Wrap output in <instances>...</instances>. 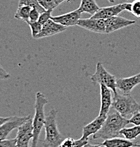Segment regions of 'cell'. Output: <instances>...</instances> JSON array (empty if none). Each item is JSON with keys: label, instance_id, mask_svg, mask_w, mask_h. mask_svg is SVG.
Masks as SVG:
<instances>
[{"label": "cell", "instance_id": "1", "mask_svg": "<svg viewBox=\"0 0 140 147\" xmlns=\"http://www.w3.org/2000/svg\"><path fill=\"white\" fill-rule=\"evenodd\" d=\"M129 124V119L121 115L118 112L113 113L106 117L101 128L94 134L93 139H109L119 137L120 131Z\"/></svg>", "mask_w": 140, "mask_h": 147}, {"label": "cell", "instance_id": "2", "mask_svg": "<svg viewBox=\"0 0 140 147\" xmlns=\"http://www.w3.org/2000/svg\"><path fill=\"white\" fill-rule=\"evenodd\" d=\"M57 112L52 109L45 117V139L42 142L43 147H58L61 144L65 137L61 134L56 122Z\"/></svg>", "mask_w": 140, "mask_h": 147}, {"label": "cell", "instance_id": "3", "mask_svg": "<svg viewBox=\"0 0 140 147\" xmlns=\"http://www.w3.org/2000/svg\"><path fill=\"white\" fill-rule=\"evenodd\" d=\"M48 103V100L41 92H37L35 96V116L33 119V137L32 139L31 147H37L39 134L45 126V107Z\"/></svg>", "mask_w": 140, "mask_h": 147}, {"label": "cell", "instance_id": "4", "mask_svg": "<svg viewBox=\"0 0 140 147\" xmlns=\"http://www.w3.org/2000/svg\"><path fill=\"white\" fill-rule=\"evenodd\" d=\"M112 106L115 111L127 119L136 112L140 111V105L130 93L119 94L118 93L115 95Z\"/></svg>", "mask_w": 140, "mask_h": 147}, {"label": "cell", "instance_id": "5", "mask_svg": "<svg viewBox=\"0 0 140 147\" xmlns=\"http://www.w3.org/2000/svg\"><path fill=\"white\" fill-rule=\"evenodd\" d=\"M116 80L115 76L109 73L101 62H97L96 71L91 76V81L96 84H102L111 90L114 96L118 93L116 89Z\"/></svg>", "mask_w": 140, "mask_h": 147}, {"label": "cell", "instance_id": "6", "mask_svg": "<svg viewBox=\"0 0 140 147\" xmlns=\"http://www.w3.org/2000/svg\"><path fill=\"white\" fill-rule=\"evenodd\" d=\"M17 129L16 146L17 147H29V142L33 137V119L31 117L23 122Z\"/></svg>", "mask_w": 140, "mask_h": 147}, {"label": "cell", "instance_id": "7", "mask_svg": "<svg viewBox=\"0 0 140 147\" xmlns=\"http://www.w3.org/2000/svg\"><path fill=\"white\" fill-rule=\"evenodd\" d=\"M131 3H121L117 5L111 6L100 8L96 12L91 18H100V19H107V18L113 17V16H118L120 13L123 11H130Z\"/></svg>", "mask_w": 140, "mask_h": 147}, {"label": "cell", "instance_id": "8", "mask_svg": "<svg viewBox=\"0 0 140 147\" xmlns=\"http://www.w3.org/2000/svg\"><path fill=\"white\" fill-rule=\"evenodd\" d=\"M77 26L99 34L106 33V26L103 19L100 18H80L77 21Z\"/></svg>", "mask_w": 140, "mask_h": 147}, {"label": "cell", "instance_id": "9", "mask_svg": "<svg viewBox=\"0 0 140 147\" xmlns=\"http://www.w3.org/2000/svg\"><path fill=\"white\" fill-rule=\"evenodd\" d=\"M104 21L105 26H106V33L107 34L130 26L136 23V21L134 20L127 19V18L118 16H113V17L105 19Z\"/></svg>", "mask_w": 140, "mask_h": 147}, {"label": "cell", "instance_id": "10", "mask_svg": "<svg viewBox=\"0 0 140 147\" xmlns=\"http://www.w3.org/2000/svg\"><path fill=\"white\" fill-rule=\"evenodd\" d=\"M31 116L25 117H11L9 120L0 125V141L7 139L9 134L15 129L18 128L23 122Z\"/></svg>", "mask_w": 140, "mask_h": 147}, {"label": "cell", "instance_id": "11", "mask_svg": "<svg viewBox=\"0 0 140 147\" xmlns=\"http://www.w3.org/2000/svg\"><path fill=\"white\" fill-rule=\"evenodd\" d=\"M66 29L67 27L56 23L55 21L50 18L42 26V30L39 32V34L35 38V39H41V38L54 36L58 33H63L65 30H66Z\"/></svg>", "mask_w": 140, "mask_h": 147}, {"label": "cell", "instance_id": "12", "mask_svg": "<svg viewBox=\"0 0 140 147\" xmlns=\"http://www.w3.org/2000/svg\"><path fill=\"white\" fill-rule=\"evenodd\" d=\"M81 12L78 9L60 16H51V19L65 27L77 26V21L81 17Z\"/></svg>", "mask_w": 140, "mask_h": 147}, {"label": "cell", "instance_id": "13", "mask_svg": "<svg viewBox=\"0 0 140 147\" xmlns=\"http://www.w3.org/2000/svg\"><path fill=\"white\" fill-rule=\"evenodd\" d=\"M139 84H140V73L130 77L117 79L116 80L117 88L124 94H129Z\"/></svg>", "mask_w": 140, "mask_h": 147}, {"label": "cell", "instance_id": "14", "mask_svg": "<svg viewBox=\"0 0 140 147\" xmlns=\"http://www.w3.org/2000/svg\"><path fill=\"white\" fill-rule=\"evenodd\" d=\"M100 94H101V108H100L99 115L107 116L113 103L112 91L106 86L100 84Z\"/></svg>", "mask_w": 140, "mask_h": 147}, {"label": "cell", "instance_id": "15", "mask_svg": "<svg viewBox=\"0 0 140 147\" xmlns=\"http://www.w3.org/2000/svg\"><path fill=\"white\" fill-rule=\"evenodd\" d=\"M107 116L100 115H99L93 121L89 123L88 125L83 127V138L86 139H89V136L96 134L101 127L103 126L105 120Z\"/></svg>", "mask_w": 140, "mask_h": 147}, {"label": "cell", "instance_id": "16", "mask_svg": "<svg viewBox=\"0 0 140 147\" xmlns=\"http://www.w3.org/2000/svg\"><path fill=\"white\" fill-rule=\"evenodd\" d=\"M101 145L104 147H133L135 146V143L131 142V140L118 137L105 139Z\"/></svg>", "mask_w": 140, "mask_h": 147}, {"label": "cell", "instance_id": "17", "mask_svg": "<svg viewBox=\"0 0 140 147\" xmlns=\"http://www.w3.org/2000/svg\"><path fill=\"white\" fill-rule=\"evenodd\" d=\"M100 9L95 0H81L78 9L81 13H87L91 16L94 15Z\"/></svg>", "mask_w": 140, "mask_h": 147}, {"label": "cell", "instance_id": "18", "mask_svg": "<svg viewBox=\"0 0 140 147\" xmlns=\"http://www.w3.org/2000/svg\"><path fill=\"white\" fill-rule=\"evenodd\" d=\"M88 143V139L81 137L80 139L75 140L71 137L65 138L60 145L58 147H83Z\"/></svg>", "mask_w": 140, "mask_h": 147}, {"label": "cell", "instance_id": "19", "mask_svg": "<svg viewBox=\"0 0 140 147\" xmlns=\"http://www.w3.org/2000/svg\"><path fill=\"white\" fill-rule=\"evenodd\" d=\"M120 134L123 135L126 139L132 140L140 135V125H135L132 127L123 128L120 131Z\"/></svg>", "mask_w": 140, "mask_h": 147}, {"label": "cell", "instance_id": "20", "mask_svg": "<svg viewBox=\"0 0 140 147\" xmlns=\"http://www.w3.org/2000/svg\"><path fill=\"white\" fill-rule=\"evenodd\" d=\"M31 9L32 7L28 5L19 6L17 11L15 13L14 18H16V19L21 20V21L28 24L29 21V16H30Z\"/></svg>", "mask_w": 140, "mask_h": 147}, {"label": "cell", "instance_id": "21", "mask_svg": "<svg viewBox=\"0 0 140 147\" xmlns=\"http://www.w3.org/2000/svg\"><path fill=\"white\" fill-rule=\"evenodd\" d=\"M21 5H28L31 7L32 8L37 9L40 13L45 11V9L39 5L37 0H19V6Z\"/></svg>", "mask_w": 140, "mask_h": 147}, {"label": "cell", "instance_id": "22", "mask_svg": "<svg viewBox=\"0 0 140 147\" xmlns=\"http://www.w3.org/2000/svg\"><path fill=\"white\" fill-rule=\"evenodd\" d=\"M39 5L42 7L45 10H54L57 6L56 5L54 0H37Z\"/></svg>", "mask_w": 140, "mask_h": 147}, {"label": "cell", "instance_id": "23", "mask_svg": "<svg viewBox=\"0 0 140 147\" xmlns=\"http://www.w3.org/2000/svg\"><path fill=\"white\" fill-rule=\"evenodd\" d=\"M28 25L30 26V29H31L32 36H33V38H35V37L39 34V32H40L41 30H42V26H43L38 21H36V22L30 23V24H28Z\"/></svg>", "mask_w": 140, "mask_h": 147}, {"label": "cell", "instance_id": "24", "mask_svg": "<svg viewBox=\"0 0 140 147\" xmlns=\"http://www.w3.org/2000/svg\"><path fill=\"white\" fill-rule=\"evenodd\" d=\"M132 14L137 18H140V0H135L131 3L130 11Z\"/></svg>", "mask_w": 140, "mask_h": 147}, {"label": "cell", "instance_id": "25", "mask_svg": "<svg viewBox=\"0 0 140 147\" xmlns=\"http://www.w3.org/2000/svg\"><path fill=\"white\" fill-rule=\"evenodd\" d=\"M52 11V9H50V10H45L43 12L40 13L38 21H39L40 24H42V25H44L49 19L51 18V12Z\"/></svg>", "mask_w": 140, "mask_h": 147}, {"label": "cell", "instance_id": "26", "mask_svg": "<svg viewBox=\"0 0 140 147\" xmlns=\"http://www.w3.org/2000/svg\"><path fill=\"white\" fill-rule=\"evenodd\" d=\"M39 15H40V12L37 9L32 8L31 11H30V16H29V21L28 22V24H30V23H33L37 21L38 19H39Z\"/></svg>", "mask_w": 140, "mask_h": 147}, {"label": "cell", "instance_id": "27", "mask_svg": "<svg viewBox=\"0 0 140 147\" xmlns=\"http://www.w3.org/2000/svg\"><path fill=\"white\" fill-rule=\"evenodd\" d=\"M0 147H17L16 139H4L0 141Z\"/></svg>", "mask_w": 140, "mask_h": 147}, {"label": "cell", "instance_id": "28", "mask_svg": "<svg viewBox=\"0 0 140 147\" xmlns=\"http://www.w3.org/2000/svg\"><path fill=\"white\" fill-rule=\"evenodd\" d=\"M129 119V123L135 125H140V111H137L132 115Z\"/></svg>", "mask_w": 140, "mask_h": 147}, {"label": "cell", "instance_id": "29", "mask_svg": "<svg viewBox=\"0 0 140 147\" xmlns=\"http://www.w3.org/2000/svg\"><path fill=\"white\" fill-rule=\"evenodd\" d=\"M10 78V74L6 71L0 64V80H6Z\"/></svg>", "mask_w": 140, "mask_h": 147}, {"label": "cell", "instance_id": "30", "mask_svg": "<svg viewBox=\"0 0 140 147\" xmlns=\"http://www.w3.org/2000/svg\"><path fill=\"white\" fill-rule=\"evenodd\" d=\"M11 117H0V125H2L3 123H4L5 122H7V120L10 119Z\"/></svg>", "mask_w": 140, "mask_h": 147}, {"label": "cell", "instance_id": "31", "mask_svg": "<svg viewBox=\"0 0 140 147\" xmlns=\"http://www.w3.org/2000/svg\"><path fill=\"white\" fill-rule=\"evenodd\" d=\"M83 147H104L103 146H101V144H98V145H92L90 144H86L84 145Z\"/></svg>", "mask_w": 140, "mask_h": 147}, {"label": "cell", "instance_id": "32", "mask_svg": "<svg viewBox=\"0 0 140 147\" xmlns=\"http://www.w3.org/2000/svg\"><path fill=\"white\" fill-rule=\"evenodd\" d=\"M68 1V0H54V2H55L56 5L58 7L59 4H62V3L64 2V1Z\"/></svg>", "mask_w": 140, "mask_h": 147}, {"label": "cell", "instance_id": "33", "mask_svg": "<svg viewBox=\"0 0 140 147\" xmlns=\"http://www.w3.org/2000/svg\"><path fill=\"white\" fill-rule=\"evenodd\" d=\"M135 147H140V144H135Z\"/></svg>", "mask_w": 140, "mask_h": 147}, {"label": "cell", "instance_id": "34", "mask_svg": "<svg viewBox=\"0 0 140 147\" xmlns=\"http://www.w3.org/2000/svg\"><path fill=\"white\" fill-rule=\"evenodd\" d=\"M108 1H109V2H110V3H114L115 2V0H107Z\"/></svg>", "mask_w": 140, "mask_h": 147}]
</instances>
